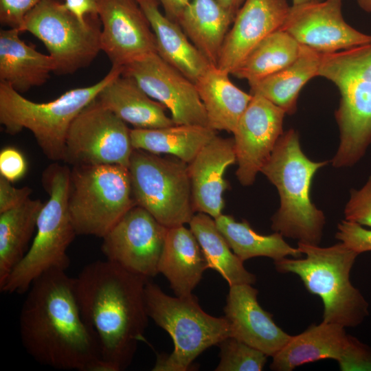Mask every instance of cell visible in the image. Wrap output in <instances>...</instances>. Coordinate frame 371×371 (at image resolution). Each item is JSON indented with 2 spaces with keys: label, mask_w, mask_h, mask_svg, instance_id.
I'll list each match as a JSON object with an SVG mask.
<instances>
[{
  "label": "cell",
  "mask_w": 371,
  "mask_h": 371,
  "mask_svg": "<svg viewBox=\"0 0 371 371\" xmlns=\"http://www.w3.org/2000/svg\"><path fill=\"white\" fill-rule=\"evenodd\" d=\"M148 280L108 260L87 265L74 278L81 314L96 336L105 371L125 370L144 340Z\"/></svg>",
  "instance_id": "2"
},
{
  "label": "cell",
  "mask_w": 371,
  "mask_h": 371,
  "mask_svg": "<svg viewBox=\"0 0 371 371\" xmlns=\"http://www.w3.org/2000/svg\"><path fill=\"white\" fill-rule=\"evenodd\" d=\"M317 76L333 82L341 96L335 111L340 142L333 166H350L371 144V43L323 54Z\"/></svg>",
  "instance_id": "4"
},
{
  "label": "cell",
  "mask_w": 371,
  "mask_h": 371,
  "mask_svg": "<svg viewBox=\"0 0 371 371\" xmlns=\"http://www.w3.org/2000/svg\"><path fill=\"white\" fill-rule=\"evenodd\" d=\"M345 220L371 227V175L359 190H352L344 209Z\"/></svg>",
  "instance_id": "35"
},
{
  "label": "cell",
  "mask_w": 371,
  "mask_h": 371,
  "mask_svg": "<svg viewBox=\"0 0 371 371\" xmlns=\"http://www.w3.org/2000/svg\"><path fill=\"white\" fill-rule=\"evenodd\" d=\"M135 205L128 168L72 166L68 207L77 235L102 238Z\"/></svg>",
  "instance_id": "9"
},
{
  "label": "cell",
  "mask_w": 371,
  "mask_h": 371,
  "mask_svg": "<svg viewBox=\"0 0 371 371\" xmlns=\"http://www.w3.org/2000/svg\"><path fill=\"white\" fill-rule=\"evenodd\" d=\"M216 135V131L210 127L198 125L131 129L134 149L156 155H172L186 164L190 163Z\"/></svg>",
  "instance_id": "29"
},
{
  "label": "cell",
  "mask_w": 371,
  "mask_h": 371,
  "mask_svg": "<svg viewBox=\"0 0 371 371\" xmlns=\"http://www.w3.org/2000/svg\"><path fill=\"white\" fill-rule=\"evenodd\" d=\"M188 224L200 245L209 269L216 271L229 286L256 282L255 275L245 268L244 262L233 252L217 228L214 218L198 212Z\"/></svg>",
  "instance_id": "31"
},
{
  "label": "cell",
  "mask_w": 371,
  "mask_h": 371,
  "mask_svg": "<svg viewBox=\"0 0 371 371\" xmlns=\"http://www.w3.org/2000/svg\"><path fill=\"white\" fill-rule=\"evenodd\" d=\"M144 298L148 317L171 337L174 348L157 357L153 371H186L206 349L232 336L225 317L205 312L192 293L172 297L148 280Z\"/></svg>",
  "instance_id": "8"
},
{
  "label": "cell",
  "mask_w": 371,
  "mask_h": 371,
  "mask_svg": "<svg viewBox=\"0 0 371 371\" xmlns=\"http://www.w3.org/2000/svg\"><path fill=\"white\" fill-rule=\"evenodd\" d=\"M272 357L270 368L276 371H291L325 359L337 360L341 370H371V350L347 334L344 326L324 322L291 336Z\"/></svg>",
  "instance_id": "13"
},
{
  "label": "cell",
  "mask_w": 371,
  "mask_h": 371,
  "mask_svg": "<svg viewBox=\"0 0 371 371\" xmlns=\"http://www.w3.org/2000/svg\"><path fill=\"white\" fill-rule=\"evenodd\" d=\"M300 46L288 32L277 30L262 39L230 74L251 85L291 65Z\"/></svg>",
  "instance_id": "33"
},
{
  "label": "cell",
  "mask_w": 371,
  "mask_h": 371,
  "mask_svg": "<svg viewBox=\"0 0 371 371\" xmlns=\"http://www.w3.org/2000/svg\"><path fill=\"white\" fill-rule=\"evenodd\" d=\"M234 19L242 6L244 0H216Z\"/></svg>",
  "instance_id": "42"
},
{
  "label": "cell",
  "mask_w": 371,
  "mask_h": 371,
  "mask_svg": "<svg viewBox=\"0 0 371 371\" xmlns=\"http://www.w3.org/2000/svg\"><path fill=\"white\" fill-rule=\"evenodd\" d=\"M122 70L112 67L98 82L69 90L54 100L41 103L30 100L8 84L0 82V123L12 135L29 130L47 159L63 161L71 123Z\"/></svg>",
  "instance_id": "7"
},
{
  "label": "cell",
  "mask_w": 371,
  "mask_h": 371,
  "mask_svg": "<svg viewBox=\"0 0 371 371\" xmlns=\"http://www.w3.org/2000/svg\"><path fill=\"white\" fill-rule=\"evenodd\" d=\"M357 1L362 10L371 12V0H357Z\"/></svg>",
  "instance_id": "43"
},
{
  "label": "cell",
  "mask_w": 371,
  "mask_h": 371,
  "mask_svg": "<svg viewBox=\"0 0 371 371\" xmlns=\"http://www.w3.org/2000/svg\"><path fill=\"white\" fill-rule=\"evenodd\" d=\"M327 161H313L301 149L297 131L280 137L260 172L276 187L280 207L271 218V228L283 236L318 245L325 216L310 199L312 179Z\"/></svg>",
  "instance_id": "3"
},
{
  "label": "cell",
  "mask_w": 371,
  "mask_h": 371,
  "mask_svg": "<svg viewBox=\"0 0 371 371\" xmlns=\"http://www.w3.org/2000/svg\"><path fill=\"white\" fill-rule=\"evenodd\" d=\"M70 172L66 165L57 163L43 172V185L49 199L39 213L30 247L0 287L1 292L27 293L44 273L69 267L67 249L77 235L68 207Z\"/></svg>",
  "instance_id": "5"
},
{
  "label": "cell",
  "mask_w": 371,
  "mask_h": 371,
  "mask_svg": "<svg viewBox=\"0 0 371 371\" xmlns=\"http://www.w3.org/2000/svg\"><path fill=\"white\" fill-rule=\"evenodd\" d=\"M134 148L125 122L96 99L69 129L63 161L74 166L120 165L128 168Z\"/></svg>",
  "instance_id": "12"
},
{
  "label": "cell",
  "mask_w": 371,
  "mask_h": 371,
  "mask_svg": "<svg viewBox=\"0 0 371 371\" xmlns=\"http://www.w3.org/2000/svg\"><path fill=\"white\" fill-rule=\"evenodd\" d=\"M21 342L37 362L59 370L105 371L96 336L85 321L74 278L52 269L36 279L19 315Z\"/></svg>",
  "instance_id": "1"
},
{
  "label": "cell",
  "mask_w": 371,
  "mask_h": 371,
  "mask_svg": "<svg viewBox=\"0 0 371 371\" xmlns=\"http://www.w3.org/2000/svg\"><path fill=\"white\" fill-rule=\"evenodd\" d=\"M290 8L288 0H245L226 35L216 66L231 74L262 39L281 27Z\"/></svg>",
  "instance_id": "19"
},
{
  "label": "cell",
  "mask_w": 371,
  "mask_h": 371,
  "mask_svg": "<svg viewBox=\"0 0 371 371\" xmlns=\"http://www.w3.org/2000/svg\"><path fill=\"white\" fill-rule=\"evenodd\" d=\"M163 6L166 16L177 23V21L190 0H155Z\"/></svg>",
  "instance_id": "41"
},
{
  "label": "cell",
  "mask_w": 371,
  "mask_h": 371,
  "mask_svg": "<svg viewBox=\"0 0 371 371\" xmlns=\"http://www.w3.org/2000/svg\"><path fill=\"white\" fill-rule=\"evenodd\" d=\"M63 3L82 22L87 21L91 16H98V0H64Z\"/></svg>",
  "instance_id": "40"
},
{
  "label": "cell",
  "mask_w": 371,
  "mask_h": 371,
  "mask_svg": "<svg viewBox=\"0 0 371 371\" xmlns=\"http://www.w3.org/2000/svg\"><path fill=\"white\" fill-rule=\"evenodd\" d=\"M335 238L358 254L371 251V230L343 220L337 226Z\"/></svg>",
  "instance_id": "36"
},
{
  "label": "cell",
  "mask_w": 371,
  "mask_h": 371,
  "mask_svg": "<svg viewBox=\"0 0 371 371\" xmlns=\"http://www.w3.org/2000/svg\"><path fill=\"white\" fill-rule=\"evenodd\" d=\"M32 190L28 186L15 188L0 176V213L15 208L30 199Z\"/></svg>",
  "instance_id": "39"
},
{
  "label": "cell",
  "mask_w": 371,
  "mask_h": 371,
  "mask_svg": "<svg viewBox=\"0 0 371 371\" xmlns=\"http://www.w3.org/2000/svg\"><path fill=\"white\" fill-rule=\"evenodd\" d=\"M234 19L216 0H190L177 23L209 62L216 65Z\"/></svg>",
  "instance_id": "28"
},
{
  "label": "cell",
  "mask_w": 371,
  "mask_h": 371,
  "mask_svg": "<svg viewBox=\"0 0 371 371\" xmlns=\"http://www.w3.org/2000/svg\"><path fill=\"white\" fill-rule=\"evenodd\" d=\"M96 100L135 128H157L175 124L162 104L150 98L133 79L122 74L100 92Z\"/></svg>",
  "instance_id": "25"
},
{
  "label": "cell",
  "mask_w": 371,
  "mask_h": 371,
  "mask_svg": "<svg viewBox=\"0 0 371 371\" xmlns=\"http://www.w3.org/2000/svg\"><path fill=\"white\" fill-rule=\"evenodd\" d=\"M323 54L301 45L297 58L289 66L251 85L250 93L265 98L284 111L293 114L304 85L317 76Z\"/></svg>",
  "instance_id": "27"
},
{
  "label": "cell",
  "mask_w": 371,
  "mask_h": 371,
  "mask_svg": "<svg viewBox=\"0 0 371 371\" xmlns=\"http://www.w3.org/2000/svg\"><path fill=\"white\" fill-rule=\"evenodd\" d=\"M236 162L234 139L216 135L188 164L195 212L214 219L223 214L229 186L225 174Z\"/></svg>",
  "instance_id": "21"
},
{
  "label": "cell",
  "mask_w": 371,
  "mask_h": 371,
  "mask_svg": "<svg viewBox=\"0 0 371 371\" xmlns=\"http://www.w3.org/2000/svg\"><path fill=\"white\" fill-rule=\"evenodd\" d=\"M101 50L112 67H123L157 53L155 34L136 0H98Z\"/></svg>",
  "instance_id": "18"
},
{
  "label": "cell",
  "mask_w": 371,
  "mask_h": 371,
  "mask_svg": "<svg viewBox=\"0 0 371 371\" xmlns=\"http://www.w3.org/2000/svg\"><path fill=\"white\" fill-rule=\"evenodd\" d=\"M286 113L262 95L254 94L240 117L234 134L238 168L236 175L243 186L254 183L282 135Z\"/></svg>",
  "instance_id": "17"
},
{
  "label": "cell",
  "mask_w": 371,
  "mask_h": 371,
  "mask_svg": "<svg viewBox=\"0 0 371 371\" xmlns=\"http://www.w3.org/2000/svg\"><path fill=\"white\" fill-rule=\"evenodd\" d=\"M209 269L200 245L183 225L168 229L158 271L168 280L177 297L191 295Z\"/></svg>",
  "instance_id": "22"
},
{
  "label": "cell",
  "mask_w": 371,
  "mask_h": 371,
  "mask_svg": "<svg viewBox=\"0 0 371 371\" xmlns=\"http://www.w3.org/2000/svg\"><path fill=\"white\" fill-rule=\"evenodd\" d=\"M128 170L137 205L168 228L190 223L195 211L188 164L134 149Z\"/></svg>",
  "instance_id": "10"
},
{
  "label": "cell",
  "mask_w": 371,
  "mask_h": 371,
  "mask_svg": "<svg viewBox=\"0 0 371 371\" xmlns=\"http://www.w3.org/2000/svg\"><path fill=\"white\" fill-rule=\"evenodd\" d=\"M342 0L292 5L280 28L300 45L330 54L371 43V35L351 27L344 19Z\"/></svg>",
  "instance_id": "16"
},
{
  "label": "cell",
  "mask_w": 371,
  "mask_h": 371,
  "mask_svg": "<svg viewBox=\"0 0 371 371\" xmlns=\"http://www.w3.org/2000/svg\"><path fill=\"white\" fill-rule=\"evenodd\" d=\"M122 75L133 79L150 98L168 109L175 124L208 126L195 84L157 53L123 67Z\"/></svg>",
  "instance_id": "15"
},
{
  "label": "cell",
  "mask_w": 371,
  "mask_h": 371,
  "mask_svg": "<svg viewBox=\"0 0 371 371\" xmlns=\"http://www.w3.org/2000/svg\"><path fill=\"white\" fill-rule=\"evenodd\" d=\"M258 293L249 284L229 286L225 317L230 325L232 337L273 357L291 335L278 326L272 314L260 306Z\"/></svg>",
  "instance_id": "20"
},
{
  "label": "cell",
  "mask_w": 371,
  "mask_h": 371,
  "mask_svg": "<svg viewBox=\"0 0 371 371\" xmlns=\"http://www.w3.org/2000/svg\"><path fill=\"white\" fill-rule=\"evenodd\" d=\"M27 168L22 153L15 147L7 146L0 152V176L12 183L24 177Z\"/></svg>",
  "instance_id": "38"
},
{
  "label": "cell",
  "mask_w": 371,
  "mask_h": 371,
  "mask_svg": "<svg viewBox=\"0 0 371 371\" xmlns=\"http://www.w3.org/2000/svg\"><path fill=\"white\" fill-rule=\"evenodd\" d=\"M41 0H0V21L22 32L27 14Z\"/></svg>",
  "instance_id": "37"
},
{
  "label": "cell",
  "mask_w": 371,
  "mask_h": 371,
  "mask_svg": "<svg viewBox=\"0 0 371 371\" xmlns=\"http://www.w3.org/2000/svg\"><path fill=\"white\" fill-rule=\"evenodd\" d=\"M27 31L45 45L56 63L54 73L71 74L89 66L101 51V30L78 20L56 0H41L25 16Z\"/></svg>",
  "instance_id": "11"
},
{
  "label": "cell",
  "mask_w": 371,
  "mask_h": 371,
  "mask_svg": "<svg viewBox=\"0 0 371 371\" xmlns=\"http://www.w3.org/2000/svg\"><path fill=\"white\" fill-rule=\"evenodd\" d=\"M229 74L211 64L195 85L206 112L208 126L216 131L233 133L252 95L238 88Z\"/></svg>",
  "instance_id": "26"
},
{
  "label": "cell",
  "mask_w": 371,
  "mask_h": 371,
  "mask_svg": "<svg viewBox=\"0 0 371 371\" xmlns=\"http://www.w3.org/2000/svg\"><path fill=\"white\" fill-rule=\"evenodd\" d=\"M323 0H292V5H300L304 3H315L322 1Z\"/></svg>",
  "instance_id": "44"
},
{
  "label": "cell",
  "mask_w": 371,
  "mask_h": 371,
  "mask_svg": "<svg viewBox=\"0 0 371 371\" xmlns=\"http://www.w3.org/2000/svg\"><path fill=\"white\" fill-rule=\"evenodd\" d=\"M20 32L15 28L0 31V82L21 93L43 85L54 73L56 63L49 54L21 40Z\"/></svg>",
  "instance_id": "24"
},
{
  "label": "cell",
  "mask_w": 371,
  "mask_h": 371,
  "mask_svg": "<svg viewBox=\"0 0 371 371\" xmlns=\"http://www.w3.org/2000/svg\"><path fill=\"white\" fill-rule=\"evenodd\" d=\"M214 220L233 252L243 262L258 256L274 260L287 256L299 258L303 254L298 248L287 244L279 232L262 235L254 231L247 221L238 222L232 216L223 214Z\"/></svg>",
  "instance_id": "32"
},
{
  "label": "cell",
  "mask_w": 371,
  "mask_h": 371,
  "mask_svg": "<svg viewBox=\"0 0 371 371\" xmlns=\"http://www.w3.org/2000/svg\"><path fill=\"white\" fill-rule=\"evenodd\" d=\"M30 198L21 205L0 213V287L28 250V244L43 205Z\"/></svg>",
  "instance_id": "30"
},
{
  "label": "cell",
  "mask_w": 371,
  "mask_h": 371,
  "mask_svg": "<svg viewBox=\"0 0 371 371\" xmlns=\"http://www.w3.org/2000/svg\"><path fill=\"white\" fill-rule=\"evenodd\" d=\"M168 229L136 205L102 238L101 250L106 260L150 278L159 273Z\"/></svg>",
  "instance_id": "14"
},
{
  "label": "cell",
  "mask_w": 371,
  "mask_h": 371,
  "mask_svg": "<svg viewBox=\"0 0 371 371\" xmlns=\"http://www.w3.org/2000/svg\"><path fill=\"white\" fill-rule=\"evenodd\" d=\"M155 34L157 54L194 84L211 63L177 22L164 15L155 0H136Z\"/></svg>",
  "instance_id": "23"
},
{
  "label": "cell",
  "mask_w": 371,
  "mask_h": 371,
  "mask_svg": "<svg viewBox=\"0 0 371 371\" xmlns=\"http://www.w3.org/2000/svg\"><path fill=\"white\" fill-rule=\"evenodd\" d=\"M297 248L306 257L274 260L276 270L297 275L306 290L322 299L323 322L345 328L360 324L369 304L350 280L359 254L341 242L327 247L298 242Z\"/></svg>",
  "instance_id": "6"
},
{
  "label": "cell",
  "mask_w": 371,
  "mask_h": 371,
  "mask_svg": "<svg viewBox=\"0 0 371 371\" xmlns=\"http://www.w3.org/2000/svg\"><path fill=\"white\" fill-rule=\"evenodd\" d=\"M220 362L216 371H260L266 362V354L230 336L221 341Z\"/></svg>",
  "instance_id": "34"
}]
</instances>
